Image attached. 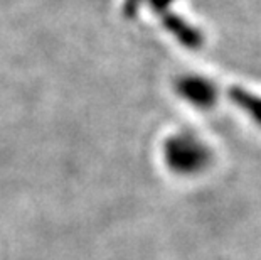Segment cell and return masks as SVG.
Segmentation results:
<instances>
[{
	"label": "cell",
	"instance_id": "1",
	"mask_svg": "<svg viewBox=\"0 0 261 260\" xmlns=\"http://www.w3.org/2000/svg\"><path fill=\"white\" fill-rule=\"evenodd\" d=\"M165 166L177 176H197L209 168L213 152L194 132L169 135L162 147Z\"/></svg>",
	"mask_w": 261,
	"mask_h": 260
},
{
	"label": "cell",
	"instance_id": "2",
	"mask_svg": "<svg viewBox=\"0 0 261 260\" xmlns=\"http://www.w3.org/2000/svg\"><path fill=\"white\" fill-rule=\"evenodd\" d=\"M175 93L194 108L209 110L218 102L219 91L213 80L201 75H184L175 81Z\"/></svg>",
	"mask_w": 261,
	"mask_h": 260
},
{
	"label": "cell",
	"instance_id": "3",
	"mask_svg": "<svg viewBox=\"0 0 261 260\" xmlns=\"http://www.w3.org/2000/svg\"><path fill=\"white\" fill-rule=\"evenodd\" d=\"M160 22H162L164 29L174 37V39L191 51H197L202 48L204 36L202 32L197 29L196 26H192L191 22H187L184 17H180L179 14H175L174 10L169 9L165 12L159 14Z\"/></svg>",
	"mask_w": 261,
	"mask_h": 260
},
{
	"label": "cell",
	"instance_id": "4",
	"mask_svg": "<svg viewBox=\"0 0 261 260\" xmlns=\"http://www.w3.org/2000/svg\"><path fill=\"white\" fill-rule=\"evenodd\" d=\"M229 100L243 110L258 127H261V97L241 86H232L229 90Z\"/></svg>",
	"mask_w": 261,
	"mask_h": 260
},
{
	"label": "cell",
	"instance_id": "5",
	"mask_svg": "<svg viewBox=\"0 0 261 260\" xmlns=\"http://www.w3.org/2000/svg\"><path fill=\"white\" fill-rule=\"evenodd\" d=\"M174 2L175 0H148V5H150V9L153 10V14L159 15L165 12V10L172 9V4Z\"/></svg>",
	"mask_w": 261,
	"mask_h": 260
}]
</instances>
